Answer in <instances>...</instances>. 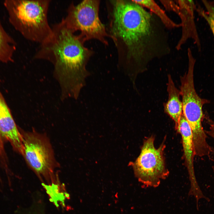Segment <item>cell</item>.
<instances>
[{"label": "cell", "instance_id": "1", "mask_svg": "<svg viewBox=\"0 0 214 214\" xmlns=\"http://www.w3.org/2000/svg\"><path fill=\"white\" fill-rule=\"evenodd\" d=\"M108 37L116 48L119 67L129 73L158 56L161 48L158 17L133 0L106 1Z\"/></svg>", "mask_w": 214, "mask_h": 214}, {"label": "cell", "instance_id": "2", "mask_svg": "<svg viewBox=\"0 0 214 214\" xmlns=\"http://www.w3.org/2000/svg\"><path fill=\"white\" fill-rule=\"evenodd\" d=\"M51 27V36L40 44L34 58L53 64L62 100L76 99L85 85L89 74L86 66L94 52L84 46L81 38L67 27L62 19Z\"/></svg>", "mask_w": 214, "mask_h": 214}, {"label": "cell", "instance_id": "3", "mask_svg": "<svg viewBox=\"0 0 214 214\" xmlns=\"http://www.w3.org/2000/svg\"><path fill=\"white\" fill-rule=\"evenodd\" d=\"M50 0H7L4 5L10 21L26 39L41 44L52 33L48 14Z\"/></svg>", "mask_w": 214, "mask_h": 214}, {"label": "cell", "instance_id": "4", "mask_svg": "<svg viewBox=\"0 0 214 214\" xmlns=\"http://www.w3.org/2000/svg\"><path fill=\"white\" fill-rule=\"evenodd\" d=\"M188 71L180 78V94L182 97V113L191 130L195 154L206 155L211 147L207 141V135L202 125L204 118L203 105L209 102L202 98L197 93L194 86L193 70L196 59L191 49H188Z\"/></svg>", "mask_w": 214, "mask_h": 214}, {"label": "cell", "instance_id": "5", "mask_svg": "<svg viewBox=\"0 0 214 214\" xmlns=\"http://www.w3.org/2000/svg\"><path fill=\"white\" fill-rule=\"evenodd\" d=\"M21 133L24 147L23 155L29 166L41 181L47 183L46 188L58 186L59 181L55 173L58 164L48 138L34 131Z\"/></svg>", "mask_w": 214, "mask_h": 214}, {"label": "cell", "instance_id": "6", "mask_svg": "<svg viewBox=\"0 0 214 214\" xmlns=\"http://www.w3.org/2000/svg\"><path fill=\"white\" fill-rule=\"evenodd\" d=\"M100 4L99 0H85L77 5L72 3L62 19L72 32H79L78 34L84 43L95 39L108 45L106 27L99 16Z\"/></svg>", "mask_w": 214, "mask_h": 214}, {"label": "cell", "instance_id": "7", "mask_svg": "<svg viewBox=\"0 0 214 214\" xmlns=\"http://www.w3.org/2000/svg\"><path fill=\"white\" fill-rule=\"evenodd\" d=\"M154 141L153 136L145 139L133 167L135 176L140 182L147 187L156 188L161 180L168 177L169 171L164 155L165 145L163 143L156 148Z\"/></svg>", "mask_w": 214, "mask_h": 214}, {"label": "cell", "instance_id": "8", "mask_svg": "<svg viewBox=\"0 0 214 214\" xmlns=\"http://www.w3.org/2000/svg\"><path fill=\"white\" fill-rule=\"evenodd\" d=\"M176 129L181 136L185 164L190 182L188 195L199 199L203 196L204 194L198 184L195 172L194 158L195 155L191 130L182 113Z\"/></svg>", "mask_w": 214, "mask_h": 214}, {"label": "cell", "instance_id": "9", "mask_svg": "<svg viewBox=\"0 0 214 214\" xmlns=\"http://www.w3.org/2000/svg\"><path fill=\"white\" fill-rule=\"evenodd\" d=\"M176 1L180 7L178 15L181 21L182 34L176 48L177 50H180L188 40L191 39L200 51L201 48V41L194 19L196 4L192 0H180Z\"/></svg>", "mask_w": 214, "mask_h": 214}, {"label": "cell", "instance_id": "10", "mask_svg": "<svg viewBox=\"0 0 214 214\" xmlns=\"http://www.w3.org/2000/svg\"><path fill=\"white\" fill-rule=\"evenodd\" d=\"M0 134L10 142L15 150L23 155L24 147L21 133L0 93Z\"/></svg>", "mask_w": 214, "mask_h": 214}, {"label": "cell", "instance_id": "11", "mask_svg": "<svg viewBox=\"0 0 214 214\" xmlns=\"http://www.w3.org/2000/svg\"><path fill=\"white\" fill-rule=\"evenodd\" d=\"M167 90L168 99L164 106V110L174 121L177 129L182 113V105L180 99V91L175 87L170 75H168Z\"/></svg>", "mask_w": 214, "mask_h": 214}, {"label": "cell", "instance_id": "12", "mask_svg": "<svg viewBox=\"0 0 214 214\" xmlns=\"http://www.w3.org/2000/svg\"><path fill=\"white\" fill-rule=\"evenodd\" d=\"M135 2L149 9L160 20L166 28L175 29L181 27L180 23L178 24L173 21L164 11L153 0H133Z\"/></svg>", "mask_w": 214, "mask_h": 214}, {"label": "cell", "instance_id": "13", "mask_svg": "<svg viewBox=\"0 0 214 214\" xmlns=\"http://www.w3.org/2000/svg\"><path fill=\"white\" fill-rule=\"evenodd\" d=\"M16 44L0 23V62L12 61Z\"/></svg>", "mask_w": 214, "mask_h": 214}, {"label": "cell", "instance_id": "14", "mask_svg": "<svg viewBox=\"0 0 214 214\" xmlns=\"http://www.w3.org/2000/svg\"><path fill=\"white\" fill-rule=\"evenodd\" d=\"M202 1L203 7L196 4V11L207 22L214 37V0Z\"/></svg>", "mask_w": 214, "mask_h": 214}, {"label": "cell", "instance_id": "15", "mask_svg": "<svg viewBox=\"0 0 214 214\" xmlns=\"http://www.w3.org/2000/svg\"><path fill=\"white\" fill-rule=\"evenodd\" d=\"M43 204L41 201H34L29 208H19L16 210L15 214H45Z\"/></svg>", "mask_w": 214, "mask_h": 214}, {"label": "cell", "instance_id": "16", "mask_svg": "<svg viewBox=\"0 0 214 214\" xmlns=\"http://www.w3.org/2000/svg\"><path fill=\"white\" fill-rule=\"evenodd\" d=\"M160 1L166 10L172 11L179 15L180 7L177 2L170 0H161Z\"/></svg>", "mask_w": 214, "mask_h": 214}]
</instances>
